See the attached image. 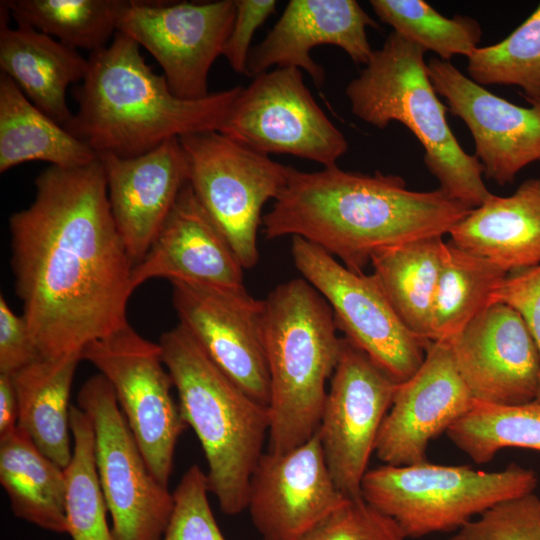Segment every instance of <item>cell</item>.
<instances>
[{
    "label": "cell",
    "instance_id": "cell-5",
    "mask_svg": "<svg viewBox=\"0 0 540 540\" xmlns=\"http://www.w3.org/2000/svg\"><path fill=\"white\" fill-rule=\"evenodd\" d=\"M263 303L270 379L268 452L279 454L317 432L342 337L331 306L304 278L277 285Z\"/></svg>",
    "mask_w": 540,
    "mask_h": 540
},
{
    "label": "cell",
    "instance_id": "cell-39",
    "mask_svg": "<svg viewBox=\"0 0 540 540\" xmlns=\"http://www.w3.org/2000/svg\"><path fill=\"white\" fill-rule=\"evenodd\" d=\"M276 6L275 0H235V19L222 55L236 73L247 75L253 36Z\"/></svg>",
    "mask_w": 540,
    "mask_h": 540
},
{
    "label": "cell",
    "instance_id": "cell-35",
    "mask_svg": "<svg viewBox=\"0 0 540 540\" xmlns=\"http://www.w3.org/2000/svg\"><path fill=\"white\" fill-rule=\"evenodd\" d=\"M207 474L197 464L173 491V511L162 540H226L211 510Z\"/></svg>",
    "mask_w": 540,
    "mask_h": 540
},
{
    "label": "cell",
    "instance_id": "cell-9",
    "mask_svg": "<svg viewBox=\"0 0 540 540\" xmlns=\"http://www.w3.org/2000/svg\"><path fill=\"white\" fill-rule=\"evenodd\" d=\"M77 406L93 427L98 480L116 540H162L173 511V493L150 471L102 374L84 382Z\"/></svg>",
    "mask_w": 540,
    "mask_h": 540
},
{
    "label": "cell",
    "instance_id": "cell-36",
    "mask_svg": "<svg viewBox=\"0 0 540 540\" xmlns=\"http://www.w3.org/2000/svg\"><path fill=\"white\" fill-rule=\"evenodd\" d=\"M461 526L449 540H540V497L502 500Z\"/></svg>",
    "mask_w": 540,
    "mask_h": 540
},
{
    "label": "cell",
    "instance_id": "cell-37",
    "mask_svg": "<svg viewBox=\"0 0 540 540\" xmlns=\"http://www.w3.org/2000/svg\"><path fill=\"white\" fill-rule=\"evenodd\" d=\"M399 524L367 501L348 498L299 540H405Z\"/></svg>",
    "mask_w": 540,
    "mask_h": 540
},
{
    "label": "cell",
    "instance_id": "cell-34",
    "mask_svg": "<svg viewBox=\"0 0 540 540\" xmlns=\"http://www.w3.org/2000/svg\"><path fill=\"white\" fill-rule=\"evenodd\" d=\"M467 59L475 83L517 86L526 100L540 99V3L505 39L476 48Z\"/></svg>",
    "mask_w": 540,
    "mask_h": 540
},
{
    "label": "cell",
    "instance_id": "cell-29",
    "mask_svg": "<svg viewBox=\"0 0 540 540\" xmlns=\"http://www.w3.org/2000/svg\"><path fill=\"white\" fill-rule=\"evenodd\" d=\"M508 273L451 242L442 249L430 321V342H450L491 305V297Z\"/></svg>",
    "mask_w": 540,
    "mask_h": 540
},
{
    "label": "cell",
    "instance_id": "cell-24",
    "mask_svg": "<svg viewBox=\"0 0 540 540\" xmlns=\"http://www.w3.org/2000/svg\"><path fill=\"white\" fill-rule=\"evenodd\" d=\"M7 17L1 18V73L37 108L65 127L73 117L67 104V89L82 82L88 59L77 49L30 26L17 24L10 28Z\"/></svg>",
    "mask_w": 540,
    "mask_h": 540
},
{
    "label": "cell",
    "instance_id": "cell-25",
    "mask_svg": "<svg viewBox=\"0 0 540 540\" xmlns=\"http://www.w3.org/2000/svg\"><path fill=\"white\" fill-rule=\"evenodd\" d=\"M81 360V353L40 358L9 374L18 400V426L63 469L73 452L69 400Z\"/></svg>",
    "mask_w": 540,
    "mask_h": 540
},
{
    "label": "cell",
    "instance_id": "cell-26",
    "mask_svg": "<svg viewBox=\"0 0 540 540\" xmlns=\"http://www.w3.org/2000/svg\"><path fill=\"white\" fill-rule=\"evenodd\" d=\"M0 483L15 517L67 533L65 469L45 456L19 426L0 437Z\"/></svg>",
    "mask_w": 540,
    "mask_h": 540
},
{
    "label": "cell",
    "instance_id": "cell-30",
    "mask_svg": "<svg viewBox=\"0 0 540 540\" xmlns=\"http://www.w3.org/2000/svg\"><path fill=\"white\" fill-rule=\"evenodd\" d=\"M17 24L90 53L109 44L128 0H4Z\"/></svg>",
    "mask_w": 540,
    "mask_h": 540
},
{
    "label": "cell",
    "instance_id": "cell-16",
    "mask_svg": "<svg viewBox=\"0 0 540 540\" xmlns=\"http://www.w3.org/2000/svg\"><path fill=\"white\" fill-rule=\"evenodd\" d=\"M427 67L448 111L468 127L488 179L503 186L540 162V99L519 106L475 83L450 61L431 58Z\"/></svg>",
    "mask_w": 540,
    "mask_h": 540
},
{
    "label": "cell",
    "instance_id": "cell-38",
    "mask_svg": "<svg viewBox=\"0 0 540 540\" xmlns=\"http://www.w3.org/2000/svg\"><path fill=\"white\" fill-rule=\"evenodd\" d=\"M493 303L506 304L520 314L540 352V265L508 273L493 293ZM536 399L540 400V385Z\"/></svg>",
    "mask_w": 540,
    "mask_h": 540
},
{
    "label": "cell",
    "instance_id": "cell-14",
    "mask_svg": "<svg viewBox=\"0 0 540 540\" xmlns=\"http://www.w3.org/2000/svg\"><path fill=\"white\" fill-rule=\"evenodd\" d=\"M398 384L362 349L341 338L317 433L332 479L347 498L362 497L369 459Z\"/></svg>",
    "mask_w": 540,
    "mask_h": 540
},
{
    "label": "cell",
    "instance_id": "cell-20",
    "mask_svg": "<svg viewBox=\"0 0 540 540\" xmlns=\"http://www.w3.org/2000/svg\"><path fill=\"white\" fill-rule=\"evenodd\" d=\"M106 178L111 214L133 263H139L189 182V166L179 138L142 155L98 156ZM134 267V266H133Z\"/></svg>",
    "mask_w": 540,
    "mask_h": 540
},
{
    "label": "cell",
    "instance_id": "cell-21",
    "mask_svg": "<svg viewBox=\"0 0 540 540\" xmlns=\"http://www.w3.org/2000/svg\"><path fill=\"white\" fill-rule=\"evenodd\" d=\"M377 22L355 0H290L266 37L251 48L247 76L276 68L305 70L316 87L325 81V69L310 56L314 47L334 45L356 64L366 65L372 53L366 28Z\"/></svg>",
    "mask_w": 540,
    "mask_h": 540
},
{
    "label": "cell",
    "instance_id": "cell-23",
    "mask_svg": "<svg viewBox=\"0 0 540 540\" xmlns=\"http://www.w3.org/2000/svg\"><path fill=\"white\" fill-rule=\"evenodd\" d=\"M448 235L506 273L540 265V178L525 180L509 196L491 194Z\"/></svg>",
    "mask_w": 540,
    "mask_h": 540
},
{
    "label": "cell",
    "instance_id": "cell-19",
    "mask_svg": "<svg viewBox=\"0 0 540 540\" xmlns=\"http://www.w3.org/2000/svg\"><path fill=\"white\" fill-rule=\"evenodd\" d=\"M474 399L461 379L448 342H430L419 369L397 385L375 445L386 465L427 461L429 442L467 413Z\"/></svg>",
    "mask_w": 540,
    "mask_h": 540
},
{
    "label": "cell",
    "instance_id": "cell-10",
    "mask_svg": "<svg viewBox=\"0 0 540 540\" xmlns=\"http://www.w3.org/2000/svg\"><path fill=\"white\" fill-rule=\"evenodd\" d=\"M81 358L111 384L150 471L168 486L176 443L187 425L173 398V381L159 343L142 337L128 323L87 345Z\"/></svg>",
    "mask_w": 540,
    "mask_h": 540
},
{
    "label": "cell",
    "instance_id": "cell-12",
    "mask_svg": "<svg viewBox=\"0 0 540 540\" xmlns=\"http://www.w3.org/2000/svg\"><path fill=\"white\" fill-rule=\"evenodd\" d=\"M256 152L290 154L332 167L348 150L296 67L275 68L242 87L219 130Z\"/></svg>",
    "mask_w": 540,
    "mask_h": 540
},
{
    "label": "cell",
    "instance_id": "cell-11",
    "mask_svg": "<svg viewBox=\"0 0 540 540\" xmlns=\"http://www.w3.org/2000/svg\"><path fill=\"white\" fill-rule=\"evenodd\" d=\"M297 270L331 306L338 330L398 383L421 366L429 341L401 321L378 279L355 273L317 245L294 236Z\"/></svg>",
    "mask_w": 540,
    "mask_h": 540
},
{
    "label": "cell",
    "instance_id": "cell-32",
    "mask_svg": "<svg viewBox=\"0 0 540 540\" xmlns=\"http://www.w3.org/2000/svg\"><path fill=\"white\" fill-rule=\"evenodd\" d=\"M70 427L73 452L65 468L67 534L72 540H116L98 480L93 427L89 416L75 405L70 409Z\"/></svg>",
    "mask_w": 540,
    "mask_h": 540
},
{
    "label": "cell",
    "instance_id": "cell-7",
    "mask_svg": "<svg viewBox=\"0 0 540 540\" xmlns=\"http://www.w3.org/2000/svg\"><path fill=\"white\" fill-rule=\"evenodd\" d=\"M534 470L510 464L499 471L428 461L368 470L362 497L393 518L406 537L459 529L474 516L509 498L534 492Z\"/></svg>",
    "mask_w": 540,
    "mask_h": 540
},
{
    "label": "cell",
    "instance_id": "cell-1",
    "mask_svg": "<svg viewBox=\"0 0 540 540\" xmlns=\"http://www.w3.org/2000/svg\"><path fill=\"white\" fill-rule=\"evenodd\" d=\"M9 218L11 269L41 358L81 353L128 324L133 263L113 220L99 158L49 166Z\"/></svg>",
    "mask_w": 540,
    "mask_h": 540
},
{
    "label": "cell",
    "instance_id": "cell-33",
    "mask_svg": "<svg viewBox=\"0 0 540 540\" xmlns=\"http://www.w3.org/2000/svg\"><path fill=\"white\" fill-rule=\"evenodd\" d=\"M370 6L383 23L393 31L432 51L443 61L455 55L467 58L479 47L482 29L469 16L447 18L422 0H371Z\"/></svg>",
    "mask_w": 540,
    "mask_h": 540
},
{
    "label": "cell",
    "instance_id": "cell-41",
    "mask_svg": "<svg viewBox=\"0 0 540 540\" xmlns=\"http://www.w3.org/2000/svg\"><path fill=\"white\" fill-rule=\"evenodd\" d=\"M18 400L9 374H0V437L18 426Z\"/></svg>",
    "mask_w": 540,
    "mask_h": 540
},
{
    "label": "cell",
    "instance_id": "cell-6",
    "mask_svg": "<svg viewBox=\"0 0 540 540\" xmlns=\"http://www.w3.org/2000/svg\"><path fill=\"white\" fill-rule=\"evenodd\" d=\"M425 50L391 32L345 94L353 114L379 129L397 121L424 149L423 161L439 188L468 208L480 206L491 193L475 155L464 151L453 134L447 107L429 78Z\"/></svg>",
    "mask_w": 540,
    "mask_h": 540
},
{
    "label": "cell",
    "instance_id": "cell-8",
    "mask_svg": "<svg viewBox=\"0 0 540 540\" xmlns=\"http://www.w3.org/2000/svg\"><path fill=\"white\" fill-rule=\"evenodd\" d=\"M189 184L223 232L244 269L259 260L262 209L284 189L290 166L251 150L219 131L183 136Z\"/></svg>",
    "mask_w": 540,
    "mask_h": 540
},
{
    "label": "cell",
    "instance_id": "cell-15",
    "mask_svg": "<svg viewBox=\"0 0 540 540\" xmlns=\"http://www.w3.org/2000/svg\"><path fill=\"white\" fill-rule=\"evenodd\" d=\"M179 323L208 357L252 399L268 407L270 379L263 300L247 289L171 281Z\"/></svg>",
    "mask_w": 540,
    "mask_h": 540
},
{
    "label": "cell",
    "instance_id": "cell-17",
    "mask_svg": "<svg viewBox=\"0 0 540 540\" xmlns=\"http://www.w3.org/2000/svg\"><path fill=\"white\" fill-rule=\"evenodd\" d=\"M448 343L474 400L517 405L537 398L540 352L524 320L510 306L489 305Z\"/></svg>",
    "mask_w": 540,
    "mask_h": 540
},
{
    "label": "cell",
    "instance_id": "cell-28",
    "mask_svg": "<svg viewBox=\"0 0 540 540\" xmlns=\"http://www.w3.org/2000/svg\"><path fill=\"white\" fill-rule=\"evenodd\" d=\"M443 236H431L378 249L371 257L373 274L404 325L429 341Z\"/></svg>",
    "mask_w": 540,
    "mask_h": 540
},
{
    "label": "cell",
    "instance_id": "cell-3",
    "mask_svg": "<svg viewBox=\"0 0 540 540\" xmlns=\"http://www.w3.org/2000/svg\"><path fill=\"white\" fill-rule=\"evenodd\" d=\"M241 89L181 99L146 63L140 46L116 32L107 47L90 53L73 92L78 111L64 128L97 156L136 157L172 138L219 131Z\"/></svg>",
    "mask_w": 540,
    "mask_h": 540
},
{
    "label": "cell",
    "instance_id": "cell-13",
    "mask_svg": "<svg viewBox=\"0 0 540 540\" xmlns=\"http://www.w3.org/2000/svg\"><path fill=\"white\" fill-rule=\"evenodd\" d=\"M235 14V0H128L117 32L154 57L174 95L195 100L210 94L209 71L222 55Z\"/></svg>",
    "mask_w": 540,
    "mask_h": 540
},
{
    "label": "cell",
    "instance_id": "cell-40",
    "mask_svg": "<svg viewBox=\"0 0 540 540\" xmlns=\"http://www.w3.org/2000/svg\"><path fill=\"white\" fill-rule=\"evenodd\" d=\"M41 356L23 315H17L0 296V374H12Z\"/></svg>",
    "mask_w": 540,
    "mask_h": 540
},
{
    "label": "cell",
    "instance_id": "cell-22",
    "mask_svg": "<svg viewBox=\"0 0 540 540\" xmlns=\"http://www.w3.org/2000/svg\"><path fill=\"white\" fill-rule=\"evenodd\" d=\"M243 266L189 182L143 259L134 265L133 290L165 278L224 288L244 287Z\"/></svg>",
    "mask_w": 540,
    "mask_h": 540
},
{
    "label": "cell",
    "instance_id": "cell-18",
    "mask_svg": "<svg viewBox=\"0 0 540 540\" xmlns=\"http://www.w3.org/2000/svg\"><path fill=\"white\" fill-rule=\"evenodd\" d=\"M348 498L335 485L316 432L285 453H263L247 508L262 540H299Z\"/></svg>",
    "mask_w": 540,
    "mask_h": 540
},
{
    "label": "cell",
    "instance_id": "cell-4",
    "mask_svg": "<svg viewBox=\"0 0 540 540\" xmlns=\"http://www.w3.org/2000/svg\"><path fill=\"white\" fill-rule=\"evenodd\" d=\"M180 412L205 455L209 490L226 515L247 508L251 476L269 432L268 407L239 388L177 324L160 336Z\"/></svg>",
    "mask_w": 540,
    "mask_h": 540
},
{
    "label": "cell",
    "instance_id": "cell-2",
    "mask_svg": "<svg viewBox=\"0 0 540 540\" xmlns=\"http://www.w3.org/2000/svg\"><path fill=\"white\" fill-rule=\"evenodd\" d=\"M471 210L440 188L410 190L395 174L290 166L262 227L266 239L301 237L350 271L364 273L378 249L449 234Z\"/></svg>",
    "mask_w": 540,
    "mask_h": 540
},
{
    "label": "cell",
    "instance_id": "cell-27",
    "mask_svg": "<svg viewBox=\"0 0 540 540\" xmlns=\"http://www.w3.org/2000/svg\"><path fill=\"white\" fill-rule=\"evenodd\" d=\"M97 154L37 108L5 74H0V173L25 162L59 168L86 166Z\"/></svg>",
    "mask_w": 540,
    "mask_h": 540
},
{
    "label": "cell",
    "instance_id": "cell-31",
    "mask_svg": "<svg viewBox=\"0 0 540 540\" xmlns=\"http://www.w3.org/2000/svg\"><path fill=\"white\" fill-rule=\"evenodd\" d=\"M446 434L478 464L488 463L505 448L540 451V400L517 405L474 400Z\"/></svg>",
    "mask_w": 540,
    "mask_h": 540
}]
</instances>
